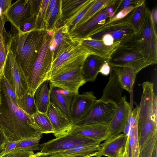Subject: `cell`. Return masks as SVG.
<instances>
[{
	"instance_id": "ba28073f",
	"label": "cell",
	"mask_w": 157,
	"mask_h": 157,
	"mask_svg": "<svg viewBox=\"0 0 157 157\" xmlns=\"http://www.w3.org/2000/svg\"><path fill=\"white\" fill-rule=\"evenodd\" d=\"M100 143L85 137L69 133L41 144V150L38 152L45 154L68 150L78 145L99 144Z\"/></svg>"
},
{
	"instance_id": "9a60e30c",
	"label": "cell",
	"mask_w": 157,
	"mask_h": 157,
	"mask_svg": "<svg viewBox=\"0 0 157 157\" xmlns=\"http://www.w3.org/2000/svg\"><path fill=\"white\" fill-rule=\"evenodd\" d=\"M97 98L91 91L75 94L71 109V121L73 126L89 113Z\"/></svg>"
},
{
	"instance_id": "4dcf8cb0",
	"label": "cell",
	"mask_w": 157,
	"mask_h": 157,
	"mask_svg": "<svg viewBox=\"0 0 157 157\" xmlns=\"http://www.w3.org/2000/svg\"><path fill=\"white\" fill-rule=\"evenodd\" d=\"M17 105L24 112L31 116L38 112L34 96H32L29 91L17 98Z\"/></svg>"
},
{
	"instance_id": "7c38bea8",
	"label": "cell",
	"mask_w": 157,
	"mask_h": 157,
	"mask_svg": "<svg viewBox=\"0 0 157 157\" xmlns=\"http://www.w3.org/2000/svg\"><path fill=\"white\" fill-rule=\"evenodd\" d=\"M92 0H60L59 7L53 29L64 25L68 27L77 15Z\"/></svg>"
},
{
	"instance_id": "f907efd6",
	"label": "cell",
	"mask_w": 157,
	"mask_h": 157,
	"mask_svg": "<svg viewBox=\"0 0 157 157\" xmlns=\"http://www.w3.org/2000/svg\"><path fill=\"white\" fill-rule=\"evenodd\" d=\"M151 17L155 27L157 28V7L156 6L154 7L152 10L151 11Z\"/></svg>"
},
{
	"instance_id": "f1b7e54d",
	"label": "cell",
	"mask_w": 157,
	"mask_h": 157,
	"mask_svg": "<svg viewBox=\"0 0 157 157\" xmlns=\"http://www.w3.org/2000/svg\"><path fill=\"white\" fill-rule=\"evenodd\" d=\"M36 103L38 111L46 113L50 102V88L48 80L41 84L34 94Z\"/></svg>"
},
{
	"instance_id": "5b68a950",
	"label": "cell",
	"mask_w": 157,
	"mask_h": 157,
	"mask_svg": "<svg viewBox=\"0 0 157 157\" xmlns=\"http://www.w3.org/2000/svg\"><path fill=\"white\" fill-rule=\"evenodd\" d=\"M65 48L52 63L49 78L82 67L86 58L92 54L76 41Z\"/></svg>"
},
{
	"instance_id": "cb8c5ba5",
	"label": "cell",
	"mask_w": 157,
	"mask_h": 157,
	"mask_svg": "<svg viewBox=\"0 0 157 157\" xmlns=\"http://www.w3.org/2000/svg\"><path fill=\"white\" fill-rule=\"evenodd\" d=\"M128 136L123 133L109 138L99 144V150L95 157H116L125 145Z\"/></svg>"
},
{
	"instance_id": "484cf974",
	"label": "cell",
	"mask_w": 157,
	"mask_h": 157,
	"mask_svg": "<svg viewBox=\"0 0 157 157\" xmlns=\"http://www.w3.org/2000/svg\"><path fill=\"white\" fill-rule=\"evenodd\" d=\"M106 61L94 54H90L86 58L82 67L83 77L86 82L95 80L101 67Z\"/></svg>"
},
{
	"instance_id": "ee69618b",
	"label": "cell",
	"mask_w": 157,
	"mask_h": 157,
	"mask_svg": "<svg viewBox=\"0 0 157 157\" xmlns=\"http://www.w3.org/2000/svg\"><path fill=\"white\" fill-rule=\"evenodd\" d=\"M7 10L3 6L2 1L0 0V30L5 29L4 25L7 21L6 13Z\"/></svg>"
},
{
	"instance_id": "5bb4252c",
	"label": "cell",
	"mask_w": 157,
	"mask_h": 157,
	"mask_svg": "<svg viewBox=\"0 0 157 157\" xmlns=\"http://www.w3.org/2000/svg\"><path fill=\"white\" fill-rule=\"evenodd\" d=\"M82 67L69 71L49 79V84L74 94H78L79 88L86 82L83 77Z\"/></svg>"
},
{
	"instance_id": "f6af8a7d",
	"label": "cell",
	"mask_w": 157,
	"mask_h": 157,
	"mask_svg": "<svg viewBox=\"0 0 157 157\" xmlns=\"http://www.w3.org/2000/svg\"><path fill=\"white\" fill-rule=\"evenodd\" d=\"M56 1V0H51L49 1L46 15L44 28L48 21L51 11L55 6Z\"/></svg>"
},
{
	"instance_id": "f35d334b",
	"label": "cell",
	"mask_w": 157,
	"mask_h": 157,
	"mask_svg": "<svg viewBox=\"0 0 157 157\" xmlns=\"http://www.w3.org/2000/svg\"><path fill=\"white\" fill-rule=\"evenodd\" d=\"M33 154V151H26L21 148H15L8 152L2 153L0 157H29Z\"/></svg>"
},
{
	"instance_id": "ffe728a7",
	"label": "cell",
	"mask_w": 157,
	"mask_h": 157,
	"mask_svg": "<svg viewBox=\"0 0 157 157\" xmlns=\"http://www.w3.org/2000/svg\"><path fill=\"white\" fill-rule=\"evenodd\" d=\"M54 29L55 32L49 46L53 54V61L65 48L76 42L72 38L66 25Z\"/></svg>"
},
{
	"instance_id": "816d5d0a",
	"label": "cell",
	"mask_w": 157,
	"mask_h": 157,
	"mask_svg": "<svg viewBox=\"0 0 157 157\" xmlns=\"http://www.w3.org/2000/svg\"><path fill=\"white\" fill-rule=\"evenodd\" d=\"M157 145H156L153 152L152 157H157Z\"/></svg>"
},
{
	"instance_id": "30bf717a",
	"label": "cell",
	"mask_w": 157,
	"mask_h": 157,
	"mask_svg": "<svg viewBox=\"0 0 157 157\" xmlns=\"http://www.w3.org/2000/svg\"><path fill=\"white\" fill-rule=\"evenodd\" d=\"M135 40L146 55L156 64L157 63V28L149 11L141 34Z\"/></svg>"
},
{
	"instance_id": "681fc988",
	"label": "cell",
	"mask_w": 157,
	"mask_h": 157,
	"mask_svg": "<svg viewBox=\"0 0 157 157\" xmlns=\"http://www.w3.org/2000/svg\"><path fill=\"white\" fill-rule=\"evenodd\" d=\"M21 140L13 141L12 142H10L5 147L4 152H8L15 148L17 144L21 141Z\"/></svg>"
},
{
	"instance_id": "52a82bcc",
	"label": "cell",
	"mask_w": 157,
	"mask_h": 157,
	"mask_svg": "<svg viewBox=\"0 0 157 157\" xmlns=\"http://www.w3.org/2000/svg\"><path fill=\"white\" fill-rule=\"evenodd\" d=\"M4 75L10 83L18 98L29 90L28 79L12 51L6 48Z\"/></svg>"
},
{
	"instance_id": "b9f144b4",
	"label": "cell",
	"mask_w": 157,
	"mask_h": 157,
	"mask_svg": "<svg viewBox=\"0 0 157 157\" xmlns=\"http://www.w3.org/2000/svg\"><path fill=\"white\" fill-rule=\"evenodd\" d=\"M136 7L132 6L123 9L110 18L105 24L124 18Z\"/></svg>"
},
{
	"instance_id": "4316f807",
	"label": "cell",
	"mask_w": 157,
	"mask_h": 157,
	"mask_svg": "<svg viewBox=\"0 0 157 157\" xmlns=\"http://www.w3.org/2000/svg\"><path fill=\"white\" fill-rule=\"evenodd\" d=\"M123 132L128 136V157H138L140 146L138 133L137 121L127 122Z\"/></svg>"
},
{
	"instance_id": "7a4b0ae2",
	"label": "cell",
	"mask_w": 157,
	"mask_h": 157,
	"mask_svg": "<svg viewBox=\"0 0 157 157\" xmlns=\"http://www.w3.org/2000/svg\"><path fill=\"white\" fill-rule=\"evenodd\" d=\"M48 31L34 29L30 32L7 33L6 47L13 53L27 78Z\"/></svg>"
},
{
	"instance_id": "f5cc1de1",
	"label": "cell",
	"mask_w": 157,
	"mask_h": 157,
	"mask_svg": "<svg viewBox=\"0 0 157 157\" xmlns=\"http://www.w3.org/2000/svg\"><path fill=\"white\" fill-rule=\"evenodd\" d=\"M1 84L0 82V106L1 105Z\"/></svg>"
},
{
	"instance_id": "d4e9b609",
	"label": "cell",
	"mask_w": 157,
	"mask_h": 157,
	"mask_svg": "<svg viewBox=\"0 0 157 157\" xmlns=\"http://www.w3.org/2000/svg\"><path fill=\"white\" fill-rule=\"evenodd\" d=\"M50 101L58 108L71 121V109L75 94H64L59 92L57 87L49 84Z\"/></svg>"
},
{
	"instance_id": "bcb514c9",
	"label": "cell",
	"mask_w": 157,
	"mask_h": 157,
	"mask_svg": "<svg viewBox=\"0 0 157 157\" xmlns=\"http://www.w3.org/2000/svg\"><path fill=\"white\" fill-rule=\"evenodd\" d=\"M111 70V67L106 61L102 65L100 70L99 73L102 75L107 76L110 74Z\"/></svg>"
},
{
	"instance_id": "7bdbcfd3",
	"label": "cell",
	"mask_w": 157,
	"mask_h": 157,
	"mask_svg": "<svg viewBox=\"0 0 157 157\" xmlns=\"http://www.w3.org/2000/svg\"><path fill=\"white\" fill-rule=\"evenodd\" d=\"M42 0H29V8L31 16H36L39 10Z\"/></svg>"
},
{
	"instance_id": "11a10c76",
	"label": "cell",
	"mask_w": 157,
	"mask_h": 157,
	"mask_svg": "<svg viewBox=\"0 0 157 157\" xmlns=\"http://www.w3.org/2000/svg\"><path fill=\"white\" fill-rule=\"evenodd\" d=\"M0 133H1L0 132Z\"/></svg>"
},
{
	"instance_id": "e0dca14e",
	"label": "cell",
	"mask_w": 157,
	"mask_h": 157,
	"mask_svg": "<svg viewBox=\"0 0 157 157\" xmlns=\"http://www.w3.org/2000/svg\"><path fill=\"white\" fill-rule=\"evenodd\" d=\"M46 113L52 123L53 134L56 138L70 132L73 126L71 121L50 101Z\"/></svg>"
},
{
	"instance_id": "d6986e66",
	"label": "cell",
	"mask_w": 157,
	"mask_h": 157,
	"mask_svg": "<svg viewBox=\"0 0 157 157\" xmlns=\"http://www.w3.org/2000/svg\"><path fill=\"white\" fill-rule=\"evenodd\" d=\"M123 90L119 80L116 67H111L108 82L103 90L101 97L98 100L117 105L122 97Z\"/></svg>"
},
{
	"instance_id": "db71d44e",
	"label": "cell",
	"mask_w": 157,
	"mask_h": 157,
	"mask_svg": "<svg viewBox=\"0 0 157 157\" xmlns=\"http://www.w3.org/2000/svg\"><path fill=\"white\" fill-rule=\"evenodd\" d=\"M35 155L34 154L33 155H31L29 157H35Z\"/></svg>"
},
{
	"instance_id": "836d02e7",
	"label": "cell",
	"mask_w": 157,
	"mask_h": 157,
	"mask_svg": "<svg viewBox=\"0 0 157 157\" xmlns=\"http://www.w3.org/2000/svg\"><path fill=\"white\" fill-rule=\"evenodd\" d=\"M42 134L31 138L21 140L17 144L15 148H21L25 151H33L41 150V144L39 142Z\"/></svg>"
},
{
	"instance_id": "e575fe53",
	"label": "cell",
	"mask_w": 157,
	"mask_h": 157,
	"mask_svg": "<svg viewBox=\"0 0 157 157\" xmlns=\"http://www.w3.org/2000/svg\"><path fill=\"white\" fill-rule=\"evenodd\" d=\"M157 145V133L152 136L140 149L138 157H152L153 151Z\"/></svg>"
},
{
	"instance_id": "f546056e",
	"label": "cell",
	"mask_w": 157,
	"mask_h": 157,
	"mask_svg": "<svg viewBox=\"0 0 157 157\" xmlns=\"http://www.w3.org/2000/svg\"><path fill=\"white\" fill-rule=\"evenodd\" d=\"M116 67L119 80L122 88L128 92H131L137 73L131 67Z\"/></svg>"
},
{
	"instance_id": "74e56055",
	"label": "cell",
	"mask_w": 157,
	"mask_h": 157,
	"mask_svg": "<svg viewBox=\"0 0 157 157\" xmlns=\"http://www.w3.org/2000/svg\"><path fill=\"white\" fill-rule=\"evenodd\" d=\"M145 1L144 0H118L115 10L114 15L124 8L132 6L137 7Z\"/></svg>"
},
{
	"instance_id": "8992f818",
	"label": "cell",
	"mask_w": 157,
	"mask_h": 157,
	"mask_svg": "<svg viewBox=\"0 0 157 157\" xmlns=\"http://www.w3.org/2000/svg\"><path fill=\"white\" fill-rule=\"evenodd\" d=\"M106 61L111 67H131L137 74L149 66L137 48L125 42L120 43Z\"/></svg>"
},
{
	"instance_id": "277c9868",
	"label": "cell",
	"mask_w": 157,
	"mask_h": 157,
	"mask_svg": "<svg viewBox=\"0 0 157 157\" xmlns=\"http://www.w3.org/2000/svg\"><path fill=\"white\" fill-rule=\"evenodd\" d=\"M54 32V29L48 31L28 78L29 92L32 96H34L36 89L41 84L48 80L53 61V54L49 46Z\"/></svg>"
},
{
	"instance_id": "d6a6232c",
	"label": "cell",
	"mask_w": 157,
	"mask_h": 157,
	"mask_svg": "<svg viewBox=\"0 0 157 157\" xmlns=\"http://www.w3.org/2000/svg\"><path fill=\"white\" fill-rule=\"evenodd\" d=\"M32 117L43 134L53 133V128L46 113H42L38 111Z\"/></svg>"
},
{
	"instance_id": "44dd1931",
	"label": "cell",
	"mask_w": 157,
	"mask_h": 157,
	"mask_svg": "<svg viewBox=\"0 0 157 157\" xmlns=\"http://www.w3.org/2000/svg\"><path fill=\"white\" fill-rule=\"evenodd\" d=\"M108 124L74 126L70 133L85 137L101 143L108 138Z\"/></svg>"
},
{
	"instance_id": "3957f363",
	"label": "cell",
	"mask_w": 157,
	"mask_h": 157,
	"mask_svg": "<svg viewBox=\"0 0 157 157\" xmlns=\"http://www.w3.org/2000/svg\"><path fill=\"white\" fill-rule=\"evenodd\" d=\"M143 91L137 107V129L140 149L157 133V97L154 84L148 81L141 85Z\"/></svg>"
},
{
	"instance_id": "7402d4cb",
	"label": "cell",
	"mask_w": 157,
	"mask_h": 157,
	"mask_svg": "<svg viewBox=\"0 0 157 157\" xmlns=\"http://www.w3.org/2000/svg\"><path fill=\"white\" fill-rule=\"evenodd\" d=\"M150 11L145 1L134 8L124 18L136 37L141 34Z\"/></svg>"
},
{
	"instance_id": "ab89813d",
	"label": "cell",
	"mask_w": 157,
	"mask_h": 157,
	"mask_svg": "<svg viewBox=\"0 0 157 157\" xmlns=\"http://www.w3.org/2000/svg\"><path fill=\"white\" fill-rule=\"evenodd\" d=\"M60 0H56V4L51 11L49 17L44 29L48 31L53 29L55 20L58 13Z\"/></svg>"
},
{
	"instance_id": "c3c4849f",
	"label": "cell",
	"mask_w": 157,
	"mask_h": 157,
	"mask_svg": "<svg viewBox=\"0 0 157 157\" xmlns=\"http://www.w3.org/2000/svg\"><path fill=\"white\" fill-rule=\"evenodd\" d=\"M127 141L128 139L125 146L121 150L116 157H128Z\"/></svg>"
},
{
	"instance_id": "d590c367",
	"label": "cell",
	"mask_w": 157,
	"mask_h": 157,
	"mask_svg": "<svg viewBox=\"0 0 157 157\" xmlns=\"http://www.w3.org/2000/svg\"><path fill=\"white\" fill-rule=\"evenodd\" d=\"M50 0H42L40 8L36 16L35 29H44L46 12Z\"/></svg>"
},
{
	"instance_id": "83f0119b",
	"label": "cell",
	"mask_w": 157,
	"mask_h": 157,
	"mask_svg": "<svg viewBox=\"0 0 157 157\" xmlns=\"http://www.w3.org/2000/svg\"><path fill=\"white\" fill-rule=\"evenodd\" d=\"M99 144L78 145L68 150L52 152L45 154L60 156L85 155L95 157L99 151Z\"/></svg>"
},
{
	"instance_id": "603a6c76",
	"label": "cell",
	"mask_w": 157,
	"mask_h": 157,
	"mask_svg": "<svg viewBox=\"0 0 157 157\" xmlns=\"http://www.w3.org/2000/svg\"><path fill=\"white\" fill-rule=\"evenodd\" d=\"M73 39L78 42L82 46L92 54L100 57L106 61L109 58L114 50L120 44L118 43L111 46H107L102 40L89 38Z\"/></svg>"
},
{
	"instance_id": "4fadbf2b",
	"label": "cell",
	"mask_w": 157,
	"mask_h": 157,
	"mask_svg": "<svg viewBox=\"0 0 157 157\" xmlns=\"http://www.w3.org/2000/svg\"><path fill=\"white\" fill-rule=\"evenodd\" d=\"M117 0H113L86 23L76 29L71 35L73 39L83 37L90 32L105 24L114 15Z\"/></svg>"
},
{
	"instance_id": "7dc6e473",
	"label": "cell",
	"mask_w": 157,
	"mask_h": 157,
	"mask_svg": "<svg viewBox=\"0 0 157 157\" xmlns=\"http://www.w3.org/2000/svg\"><path fill=\"white\" fill-rule=\"evenodd\" d=\"M34 154L35 155V157H93L85 155H78L69 156H56L46 154H40L38 152Z\"/></svg>"
},
{
	"instance_id": "2e32d148",
	"label": "cell",
	"mask_w": 157,
	"mask_h": 157,
	"mask_svg": "<svg viewBox=\"0 0 157 157\" xmlns=\"http://www.w3.org/2000/svg\"><path fill=\"white\" fill-rule=\"evenodd\" d=\"M109 124L108 138L121 134L126 124L131 109L125 96L122 97Z\"/></svg>"
},
{
	"instance_id": "8d00e7d4",
	"label": "cell",
	"mask_w": 157,
	"mask_h": 157,
	"mask_svg": "<svg viewBox=\"0 0 157 157\" xmlns=\"http://www.w3.org/2000/svg\"><path fill=\"white\" fill-rule=\"evenodd\" d=\"M36 19V16H32L26 18L19 26L18 33H26L35 29Z\"/></svg>"
},
{
	"instance_id": "1f68e13d",
	"label": "cell",
	"mask_w": 157,
	"mask_h": 157,
	"mask_svg": "<svg viewBox=\"0 0 157 157\" xmlns=\"http://www.w3.org/2000/svg\"><path fill=\"white\" fill-rule=\"evenodd\" d=\"M113 1V0H95L93 4L77 24L75 30L87 22L101 9L110 4Z\"/></svg>"
},
{
	"instance_id": "ac0fdd59",
	"label": "cell",
	"mask_w": 157,
	"mask_h": 157,
	"mask_svg": "<svg viewBox=\"0 0 157 157\" xmlns=\"http://www.w3.org/2000/svg\"><path fill=\"white\" fill-rule=\"evenodd\" d=\"M29 0H18L11 4L6 13L7 21L10 22L11 29L17 31L20 24L31 16Z\"/></svg>"
},
{
	"instance_id": "9c48e42d",
	"label": "cell",
	"mask_w": 157,
	"mask_h": 157,
	"mask_svg": "<svg viewBox=\"0 0 157 157\" xmlns=\"http://www.w3.org/2000/svg\"><path fill=\"white\" fill-rule=\"evenodd\" d=\"M117 107V105L112 102L97 100L88 114L74 126L109 124Z\"/></svg>"
},
{
	"instance_id": "6da1fadb",
	"label": "cell",
	"mask_w": 157,
	"mask_h": 157,
	"mask_svg": "<svg viewBox=\"0 0 157 157\" xmlns=\"http://www.w3.org/2000/svg\"><path fill=\"white\" fill-rule=\"evenodd\" d=\"M0 132L5 136H21L23 139L43 134L33 117L14 102L1 85Z\"/></svg>"
},
{
	"instance_id": "60d3db41",
	"label": "cell",
	"mask_w": 157,
	"mask_h": 157,
	"mask_svg": "<svg viewBox=\"0 0 157 157\" xmlns=\"http://www.w3.org/2000/svg\"><path fill=\"white\" fill-rule=\"evenodd\" d=\"M0 84L4 88L7 94L13 101L17 104V98L15 93L10 83L4 75L0 82Z\"/></svg>"
},
{
	"instance_id": "8fae6325",
	"label": "cell",
	"mask_w": 157,
	"mask_h": 157,
	"mask_svg": "<svg viewBox=\"0 0 157 157\" xmlns=\"http://www.w3.org/2000/svg\"><path fill=\"white\" fill-rule=\"evenodd\" d=\"M105 34L110 36L115 42L120 43L132 36L134 33L132 29L126 23L124 18L104 24L82 38L92 37Z\"/></svg>"
}]
</instances>
